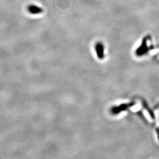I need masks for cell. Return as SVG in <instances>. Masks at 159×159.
I'll return each mask as SVG.
<instances>
[{"label": "cell", "instance_id": "cell-5", "mask_svg": "<svg viewBox=\"0 0 159 159\" xmlns=\"http://www.w3.org/2000/svg\"><path fill=\"white\" fill-rule=\"evenodd\" d=\"M157 133H158V135H159V129H157Z\"/></svg>", "mask_w": 159, "mask_h": 159}, {"label": "cell", "instance_id": "cell-4", "mask_svg": "<svg viewBox=\"0 0 159 159\" xmlns=\"http://www.w3.org/2000/svg\"><path fill=\"white\" fill-rule=\"evenodd\" d=\"M96 52L97 54V56L100 59H102L104 57L103 56V46L101 43H97L96 47Z\"/></svg>", "mask_w": 159, "mask_h": 159}, {"label": "cell", "instance_id": "cell-3", "mask_svg": "<svg viewBox=\"0 0 159 159\" xmlns=\"http://www.w3.org/2000/svg\"><path fill=\"white\" fill-rule=\"evenodd\" d=\"M133 104H121V106H120L119 107H116V108H114V109H113L112 110V111L113 113H120L121 111H123L124 110L126 109L127 108H128L129 106H133Z\"/></svg>", "mask_w": 159, "mask_h": 159}, {"label": "cell", "instance_id": "cell-1", "mask_svg": "<svg viewBox=\"0 0 159 159\" xmlns=\"http://www.w3.org/2000/svg\"><path fill=\"white\" fill-rule=\"evenodd\" d=\"M28 11L32 14H39L43 12V9L35 5H30L28 7Z\"/></svg>", "mask_w": 159, "mask_h": 159}, {"label": "cell", "instance_id": "cell-2", "mask_svg": "<svg viewBox=\"0 0 159 159\" xmlns=\"http://www.w3.org/2000/svg\"><path fill=\"white\" fill-rule=\"evenodd\" d=\"M147 38L146 37L143 41L142 44L141 45V46L140 47L137 51V54L138 55L143 54L146 52V48H147Z\"/></svg>", "mask_w": 159, "mask_h": 159}]
</instances>
